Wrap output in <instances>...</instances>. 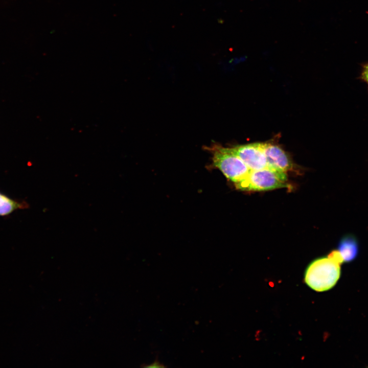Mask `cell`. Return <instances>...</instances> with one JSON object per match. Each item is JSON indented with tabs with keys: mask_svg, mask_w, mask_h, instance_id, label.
<instances>
[{
	"mask_svg": "<svg viewBox=\"0 0 368 368\" xmlns=\"http://www.w3.org/2000/svg\"><path fill=\"white\" fill-rule=\"evenodd\" d=\"M288 177L286 172L268 167L250 170L247 177L235 186L243 191H263L287 188Z\"/></svg>",
	"mask_w": 368,
	"mask_h": 368,
	"instance_id": "obj_3",
	"label": "cell"
},
{
	"mask_svg": "<svg viewBox=\"0 0 368 368\" xmlns=\"http://www.w3.org/2000/svg\"><path fill=\"white\" fill-rule=\"evenodd\" d=\"M208 149L213 155V164L235 186L244 180L250 170L232 148L214 144Z\"/></svg>",
	"mask_w": 368,
	"mask_h": 368,
	"instance_id": "obj_2",
	"label": "cell"
},
{
	"mask_svg": "<svg viewBox=\"0 0 368 368\" xmlns=\"http://www.w3.org/2000/svg\"><path fill=\"white\" fill-rule=\"evenodd\" d=\"M29 207L24 201H18L0 192V216L9 215L14 212Z\"/></svg>",
	"mask_w": 368,
	"mask_h": 368,
	"instance_id": "obj_7",
	"label": "cell"
},
{
	"mask_svg": "<svg viewBox=\"0 0 368 368\" xmlns=\"http://www.w3.org/2000/svg\"><path fill=\"white\" fill-rule=\"evenodd\" d=\"M343 260L337 251H332L327 257L318 258L307 267L304 281L311 289L323 292L332 288L340 276V264Z\"/></svg>",
	"mask_w": 368,
	"mask_h": 368,
	"instance_id": "obj_1",
	"label": "cell"
},
{
	"mask_svg": "<svg viewBox=\"0 0 368 368\" xmlns=\"http://www.w3.org/2000/svg\"><path fill=\"white\" fill-rule=\"evenodd\" d=\"M337 251L343 262L353 261L357 257L359 252L358 243L356 237L352 235L343 237L339 243Z\"/></svg>",
	"mask_w": 368,
	"mask_h": 368,
	"instance_id": "obj_6",
	"label": "cell"
},
{
	"mask_svg": "<svg viewBox=\"0 0 368 368\" xmlns=\"http://www.w3.org/2000/svg\"><path fill=\"white\" fill-rule=\"evenodd\" d=\"M164 366L162 364L160 363L157 361H155L154 362L146 366V367H151V368L152 367H162Z\"/></svg>",
	"mask_w": 368,
	"mask_h": 368,
	"instance_id": "obj_9",
	"label": "cell"
},
{
	"mask_svg": "<svg viewBox=\"0 0 368 368\" xmlns=\"http://www.w3.org/2000/svg\"><path fill=\"white\" fill-rule=\"evenodd\" d=\"M264 149L268 167L286 173L295 170V164L290 156L278 145L264 143Z\"/></svg>",
	"mask_w": 368,
	"mask_h": 368,
	"instance_id": "obj_5",
	"label": "cell"
},
{
	"mask_svg": "<svg viewBox=\"0 0 368 368\" xmlns=\"http://www.w3.org/2000/svg\"><path fill=\"white\" fill-rule=\"evenodd\" d=\"M232 148L250 170H258L268 167L264 143L241 145Z\"/></svg>",
	"mask_w": 368,
	"mask_h": 368,
	"instance_id": "obj_4",
	"label": "cell"
},
{
	"mask_svg": "<svg viewBox=\"0 0 368 368\" xmlns=\"http://www.w3.org/2000/svg\"><path fill=\"white\" fill-rule=\"evenodd\" d=\"M361 78L368 85V64L363 66Z\"/></svg>",
	"mask_w": 368,
	"mask_h": 368,
	"instance_id": "obj_8",
	"label": "cell"
}]
</instances>
